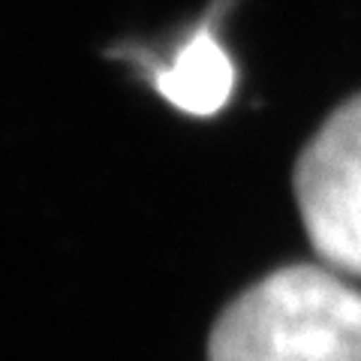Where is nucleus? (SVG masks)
Segmentation results:
<instances>
[{
  "mask_svg": "<svg viewBox=\"0 0 361 361\" xmlns=\"http://www.w3.org/2000/svg\"><path fill=\"white\" fill-rule=\"evenodd\" d=\"M208 361H361V292L316 265L280 268L220 313Z\"/></svg>",
  "mask_w": 361,
  "mask_h": 361,
  "instance_id": "f257e3e1",
  "label": "nucleus"
},
{
  "mask_svg": "<svg viewBox=\"0 0 361 361\" xmlns=\"http://www.w3.org/2000/svg\"><path fill=\"white\" fill-rule=\"evenodd\" d=\"M292 184L313 250L334 271L361 277V94L307 142Z\"/></svg>",
  "mask_w": 361,
  "mask_h": 361,
  "instance_id": "f03ea898",
  "label": "nucleus"
},
{
  "mask_svg": "<svg viewBox=\"0 0 361 361\" xmlns=\"http://www.w3.org/2000/svg\"><path fill=\"white\" fill-rule=\"evenodd\" d=\"M226 6L229 0H217L169 61H157L151 51L142 49H121L118 54L145 66L151 85L169 106H175L184 115L211 118L229 103L235 87V66L214 27L220 25Z\"/></svg>",
  "mask_w": 361,
  "mask_h": 361,
  "instance_id": "7ed1b4c3",
  "label": "nucleus"
}]
</instances>
